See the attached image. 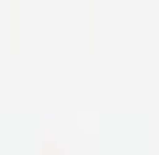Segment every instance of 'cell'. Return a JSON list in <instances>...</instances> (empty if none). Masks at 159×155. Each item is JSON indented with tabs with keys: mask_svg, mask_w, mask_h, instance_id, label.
Listing matches in <instances>:
<instances>
[{
	"mask_svg": "<svg viewBox=\"0 0 159 155\" xmlns=\"http://www.w3.org/2000/svg\"><path fill=\"white\" fill-rule=\"evenodd\" d=\"M43 155H85V152H81L78 138L57 123V127H46L43 134Z\"/></svg>",
	"mask_w": 159,
	"mask_h": 155,
	"instance_id": "obj_1",
	"label": "cell"
}]
</instances>
